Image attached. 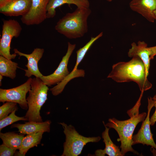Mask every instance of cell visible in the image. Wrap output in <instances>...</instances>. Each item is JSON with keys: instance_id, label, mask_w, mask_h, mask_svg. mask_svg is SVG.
<instances>
[{"instance_id": "1", "label": "cell", "mask_w": 156, "mask_h": 156, "mask_svg": "<svg viewBox=\"0 0 156 156\" xmlns=\"http://www.w3.org/2000/svg\"><path fill=\"white\" fill-rule=\"evenodd\" d=\"M143 92H141L139 99L133 107L127 112L130 118L125 120H119L114 118H109V122L105 125L114 129L118 133L120 142V148L123 156L128 152L138 155V152L132 148V138L134 131L137 125L145 119L147 114L143 112L140 114L139 108Z\"/></svg>"}, {"instance_id": "2", "label": "cell", "mask_w": 156, "mask_h": 156, "mask_svg": "<svg viewBox=\"0 0 156 156\" xmlns=\"http://www.w3.org/2000/svg\"><path fill=\"white\" fill-rule=\"evenodd\" d=\"M144 64L138 57L135 56L127 62L114 64L107 77L118 83L134 81L141 92L149 90L152 85L148 80Z\"/></svg>"}, {"instance_id": "3", "label": "cell", "mask_w": 156, "mask_h": 156, "mask_svg": "<svg viewBox=\"0 0 156 156\" xmlns=\"http://www.w3.org/2000/svg\"><path fill=\"white\" fill-rule=\"evenodd\" d=\"M91 12L89 8H77L73 12L67 13L60 19L55 29L68 39L81 38L88 32V19Z\"/></svg>"}, {"instance_id": "4", "label": "cell", "mask_w": 156, "mask_h": 156, "mask_svg": "<svg viewBox=\"0 0 156 156\" xmlns=\"http://www.w3.org/2000/svg\"><path fill=\"white\" fill-rule=\"evenodd\" d=\"M48 86L40 78L32 79L29 95L26 98L28 109L25 117L29 121L42 122L40 115L41 107L47 99Z\"/></svg>"}, {"instance_id": "5", "label": "cell", "mask_w": 156, "mask_h": 156, "mask_svg": "<svg viewBox=\"0 0 156 156\" xmlns=\"http://www.w3.org/2000/svg\"><path fill=\"white\" fill-rule=\"evenodd\" d=\"M66 136L63 145L64 150L62 156H77L81 154L86 144L90 142H96L101 139L100 136L87 137L79 133L72 125H68L60 122Z\"/></svg>"}, {"instance_id": "6", "label": "cell", "mask_w": 156, "mask_h": 156, "mask_svg": "<svg viewBox=\"0 0 156 156\" xmlns=\"http://www.w3.org/2000/svg\"><path fill=\"white\" fill-rule=\"evenodd\" d=\"M22 28L17 21L14 19L3 20L2 35L0 41V55L8 59H14L16 54L10 53V44L12 38L18 37Z\"/></svg>"}, {"instance_id": "7", "label": "cell", "mask_w": 156, "mask_h": 156, "mask_svg": "<svg viewBox=\"0 0 156 156\" xmlns=\"http://www.w3.org/2000/svg\"><path fill=\"white\" fill-rule=\"evenodd\" d=\"M32 78L17 87L9 89H0V102H11L18 104L23 109H27L28 106L26 95L31 88Z\"/></svg>"}, {"instance_id": "8", "label": "cell", "mask_w": 156, "mask_h": 156, "mask_svg": "<svg viewBox=\"0 0 156 156\" xmlns=\"http://www.w3.org/2000/svg\"><path fill=\"white\" fill-rule=\"evenodd\" d=\"M75 44L68 43L67 51L64 56L58 67L52 74L47 76L43 75L40 78L48 86L57 84L62 81L70 73L67 65L69 60L76 47Z\"/></svg>"}, {"instance_id": "9", "label": "cell", "mask_w": 156, "mask_h": 156, "mask_svg": "<svg viewBox=\"0 0 156 156\" xmlns=\"http://www.w3.org/2000/svg\"><path fill=\"white\" fill-rule=\"evenodd\" d=\"M50 0H32L29 12L21 16L22 23L27 25H39L47 18V7Z\"/></svg>"}, {"instance_id": "10", "label": "cell", "mask_w": 156, "mask_h": 156, "mask_svg": "<svg viewBox=\"0 0 156 156\" xmlns=\"http://www.w3.org/2000/svg\"><path fill=\"white\" fill-rule=\"evenodd\" d=\"M91 46L90 43L87 42L83 47L76 51V62L72 71L62 81L50 89L53 95L56 96L61 93L67 83L72 79L75 78L84 77L85 71L82 69H77V67Z\"/></svg>"}, {"instance_id": "11", "label": "cell", "mask_w": 156, "mask_h": 156, "mask_svg": "<svg viewBox=\"0 0 156 156\" xmlns=\"http://www.w3.org/2000/svg\"><path fill=\"white\" fill-rule=\"evenodd\" d=\"M148 112L145 120L143 121L140 129L138 133L133 136L132 145L137 144H141L143 145L151 146L156 150V144L153 138L150 129V114L153 107L154 104L152 98H148Z\"/></svg>"}, {"instance_id": "12", "label": "cell", "mask_w": 156, "mask_h": 156, "mask_svg": "<svg viewBox=\"0 0 156 156\" xmlns=\"http://www.w3.org/2000/svg\"><path fill=\"white\" fill-rule=\"evenodd\" d=\"M14 53L20 56L25 57L27 60V63L25 65L27 69L24 70L25 76L29 78L34 75L35 77L40 78L43 76L39 69L38 63L43 55L44 52L43 49L36 48L30 54L22 53L16 49H14Z\"/></svg>"}, {"instance_id": "13", "label": "cell", "mask_w": 156, "mask_h": 156, "mask_svg": "<svg viewBox=\"0 0 156 156\" xmlns=\"http://www.w3.org/2000/svg\"><path fill=\"white\" fill-rule=\"evenodd\" d=\"M32 0H10L2 7L0 12L7 16H23L29 11Z\"/></svg>"}, {"instance_id": "14", "label": "cell", "mask_w": 156, "mask_h": 156, "mask_svg": "<svg viewBox=\"0 0 156 156\" xmlns=\"http://www.w3.org/2000/svg\"><path fill=\"white\" fill-rule=\"evenodd\" d=\"M129 7L133 11L141 14L149 21L154 22L156 0H132Z\"/></svg>"}, {"instance_id": "15", "label": "cell", "mask_w": 156, "mask_h": 156, "mask_svg": "<svg viewBox=\"0 0 156 156\" xmlns=\"http://www.w3.org/2000/svg\"><path fill=\"white\" fill-rule=\"evenodd\" d=\"M51 123L50 120L42 122L29 121L23 124H13L11 127L17 128L21 134L28 135L40 132H49Z\"/></svg>"}, {"instance_id": "16", "label": "cell", "mask_w": 156, "mask_h": 156, "mask_svg": "<svg viewBox=\"0 0 156 156\" xmlns=\"http://www.w3.org/2000/svg\"><path fill=\"white\" fill-rule=\"evenodd\" d=\"M128 56L130 57L135 56L139 57L144 63L147 76L149 73L150 66V52L147 44L144 41H139L137 44L133 42L131 44V48L129 50Z\"/></svg>"}, {"instance_id": "17", "label": "cell", "mask_w": 156, "mask_h": 156, "mask_svg": "<svg viewBox=\"0 0 156 156\" xmlns=\"http://www.w3.org/2000/svg\"><path fill=\"white\" fill-rule=\"evenodd\" d=\"M65 4H73L77 8H89L90 5L88 0H50L47 7V18H53L56 14V8Z\"/></svg>"}, {"instance_id": "18", "label": "cell", "mask_w": 156, "mask_h": 156, "mask_svg": "<svg viewBox=\"0 0 156 156\" xmlns=\"http://www.w3.org/2000/svg\"><path fill=\"white\" fill-rule=\"evenodd\" d=\"M103 123L105 127V130L102 133L103 142L105 144L103 150L98 149L95 152V156H104L106 154L109 156H123L121 151L118 146L114 144L111 139L109 134V128L106 126L104 121Z\"/></svg>"}, {"instance_id": "19", "label": "cell", "mask_w": 156, "mask_h": 156, "mask_svg": "<svg viewBox=\"0 0 156 156\" xmlns=\"http://www.w3.org/2000/svg\"><path fill=\"white\" fill-rule=\"evenodd\" d=\"M44 133L40 132L33 133L24 137L18 151L22 156H25L30 149L37 146L40 144Z\"/></svg>"}, {"instance_id": "20", "label": "cell", "mask_w": 156, "mask_h": 156, "mask_svg": "<svg viewBox=\"0 0 156 156\" xmlns=\"http://www.w3.org/2000/svg\"><path fill=\"white\" fill-rule=\"evenodd\" d=\"M24 134H18L13 132L0 133V138L3 144L6 146L16 150H19Z\"/></svg>"}, {"instance_id": "21", "label": "cell", "mask_w": 156, "mask_h": 156, "mask_svg": "<svg viewBox=\"0 0 156 156\" xmlns=\"http://www.w3.org/2000/svg\"><path fill=\"white\" fill-rule=\"evenodd\" d=\"M18 67L17 63L0 56V74L14 79L16 77V71Z\"/></svg>"}, {"instance_id": "22", "label": "cell", "mask_w": 156, "mask_h": 156, "mask_svg": "<svg viewBox=\"0 0 156 156\" xmlns=\"http://www.w3.org/2000/svg\"><path fill=\"white\" fill-rule=\"evenodd\" d=\"M18 108L15 109L10 114L0 120V131L6 127L20 120H27L25 117H19L15 114Z\"/></svg>"}, {"instance_id": "23", "label": "cell", "mask_w": 156, "mask_h": 156, "mask_svg": "<svg viewBox=\"0 0 156 156\" xmlns=\"http://www.w3.org/2000/svg\"><path fill=\"white\" fill-rule=\"evenodd\" d=\"M17 103L11 102H6L0 107V120L8 116L15 109L18 108Z\"/></svg>"}, {"instance_id": "24", "label": "cell", "mask_w": 156, "mask_h": 156, "mask_svg": "<svg viewBox=\"0 0 156 156\" xmlns=\"http://www.w3.org/2000/svg\"><path fill=\"white\" fill-rule=\"evenodd\" d=\"M16 150L10 148L3 144L0 145V156H12L14 155Z\"/></svg>"}, {"instance_id": "25", "label": "cell", "mask_w": 156, "mask_h": 156, "mask_svg": "<svg viewBox=\"0 0 156 156\" xmlns=\"http://www.w3.org/2000/svg\"><path fill=\"white\" fill-rule=\"evenodd\" d=\"M152 99L154 104L153 107H155V110L150 118V121L151 125L153 126L156 122V94L152 98Z\"/></svg>"}, {"instance_id": "26", "label": "cell", "mask_w": 156, "mask_h": 156, "mask_svg": "<svg viewBox=\"0 0 156 156\" xmlns=\"http://www.w3.org/2000/svg\"><path fill=\"white\" fill-rule=\"evenodd\" d=\"M150 52L151 60L153 59L154 57L156 55V46L148 47Z\"/></svg>"}, {"instance_id": "27", "label": "cell", "mask_w": 156, "mask_h": 156, "mask_svg": "<svg viewBox=\"0 0 156 156\" xmlns=\"http://www.w3.org/2000/svg\"><path fill=\"white\" fill-rule=\"evenodd\" d=\"M10 0H0V7H2Z\"/></svg>"}, {"instance_id": "28", "label": "cell", "mask_w": 156, "mask_h": 156, "mask_svg": "<svg viewBox=\"0 0 156 156\" xmlns=\"http://www.w3.org/2000/svg\"><path fill=\"white\" fill-rule=\"evenodd\" d=\"M3 76L1 75V74H0V86H1L2 85V79H3Z\"/></svg>"}, {"instance_id": "29", "label": "cell", "mask_w": 156, "mask_h": 156, "mask_svg": "<svg viewBox=\"0 0 156 156\" xmlns=\"http://www.w3.org/2000/svg\"><path fill=\"white\" fill-rule=\"evenodd\" d=\"M154 15L155 20H156V8L154 12Z\"/></svg>"}, {"instance_id": "30", "label": "cell", "mask_w": 156, "mask_h": 156, "mask_svg": "<svg viewBox=\"0 0 156 156\" xmlns=\"http://www.w3.org/2000/svg\"><path fill=\"white\" fill-rule=\"evenodd\" d=\"M106 0L109 2H111L113 0Z\"/></svg>"}]
</instances>
